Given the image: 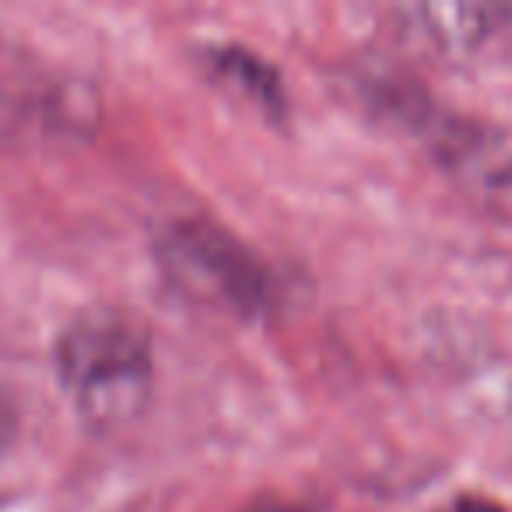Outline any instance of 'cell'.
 <instances>
[{
    "label": "cell",
    "mask_w": 512,
    "mask_h": 512,
    "mask_svg": "<svg viewBox=\"0 0 512 512\" xmlns=\"http://www.w3.org/2000/svg\"><path fill=\"white\" fill-rule=\"evenodd\" d=\"M442 512H505L498 502H491V498H481V495H460L453 498V502L442 505Z\"/></svg>",
    "instance_id": "cell-7"
},
{
    "label": "cell",
    "mask_w": 512,
    "mask_h": 512,
    "mask_svg": "<svg viewBox=\"0 0 512 512\" xmlns=\"http://www.w3.org/2000/svg\"><path fill=\"white\" fill-rule=\"evenodd\" d=\"M165 278L190 302L260 320L281 306V278L232 228L211 218L165 221L155 235Z\"/></svg>",
    "instance_id": "cell-2"
},
{
    "label": "cell",
    "mask_w": 512,
    "mask_h": 512,
    "mask_svg": "<svg viewBox=\"0 0 512 512\" xmlns=\"http://www.w3.org/2000/svg\"><path fill=\"white\" fill-rule=\"evenodd\" d=\"M397 18L407 36L432 53L470 57L509 29L512 8L505 4H414V8H400Z\"/></svg>",
    "instance_id": "cell-4"
},
{
    "label": "cell",
    "mask_w": 512,
    "mask_h": 512,
    "mask_svg": "<svg viewBox=\"0 0 512 512\" xmlns=\"http://www.w3.org/2000/svg\"><path fill=\"white\" fill-rule=\"evenodd\" d=\"M200 64L218 85L232 88L239 99H246L271 120H281L288 113L285 81L264 53H253L239 43H211L200 50Z\"/></svg>",
    "instance_id": "cell-5"
},
{
    "label": "cell",
    "mask_w": 512,
    "mask_h": 512,
    "mask_svg": "<svg viewBox=\"0 0 512 512\" xmlns=\"http://www.w3.org/2000/svg\"><path fill=\"white\" fill-rule=\"evenodd\" d=\"M99 99L88 81L0 39V141L43 144L88 137Z\"/></svg>",
    "instance_id": "cell-3"
},
{
    "label": "cell",
    "mask_w": 512,
    "mask_h": 512,
    "mask_svg": "<svg viewBox=\"0 0 512 512\" xmlns=\"http://www.w3.org/2000/svg\"><path fill=\"white\" fill-rule=\"evenodd\" d=\"M18 432V411H15V400L8 397V390H0V453L11 446Z\"/></svg>",
    "instance_id": "cell-6"
},
{
    "label": "cell",
    "mask_w": 512,
    "mask_h": 512,
    "mask_svg": "<svg viewBox=\"0 0 512 512\" xmlns=\"http://www.w3.org/2000/svg\"><path fill=\"white\" fill-rule=\"evenodd\" d=\"M155 376V337L127 306H88L57 337V379L78 418L116 428L144 411Z\"/></svg>",
    "instance_id": "cell-1"
}]
</instances>
